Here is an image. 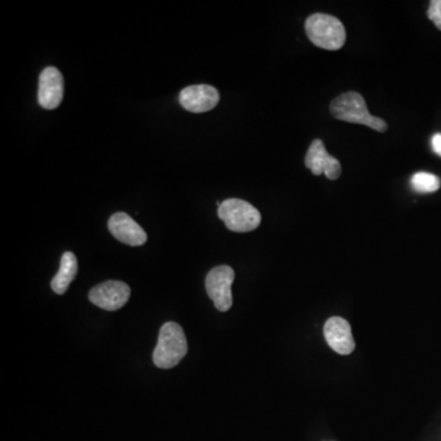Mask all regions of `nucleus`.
<instances>
[{"instance_id":"1","label":"nucleus","mask_w":441,"mask_h":441,"mask_svg":"<svg viewBox=\"0 0 441 441\" xmlns=\"http://www.w3.org/2000/svg\"><path fill=\"white\" fill-rule=\"evenodd\" d=\"M331 114L339 121L362 124L379 133L388 130L386 121L369 113L363 96L358 93H346L334 98L330 104Z\"/></svg>"},{"instance_id":"2","label":"nucleus","mask_w":441,"mask_h":441,"mask_svg":"<svg viewBox=\"0 0 441 441\" xmlns=\"http://www.w3.org/2000/svg\"><path fill=\"white\" fill-rule=\"evenodd\" d=\"M188 353V342L182 326L170 321L161 327L158 341L154 351V363L157 368L170 369L178 365Z\"/></svg>"},{"instance_id":"3","label":"nucleus","mask_w":441,"mask_h":441,"mask_svg":"<svg viewBox=\"0 0 441 441\" xmlns=\"http://www.w3.org/2000/svg\"><path fill=\"white\" fill-rule=\"evenodd\" d=\"M308 39L319 48L337 50L346 42V29L337 18L327 14H313L306 19Z\"/></svg>"},{"instance_id":"4","label":"nucleus","mask_w":441,"mask_h":441,"mask_svg":"<svg viewBox=\"0 0 441 441\" xmlns=\"http://www.w3.org/2000/svg\"><path fill=\"white\" fill-rule=\"evenodd\" d=\"M219 217L232 232H252L262 223L259 210L242 199L224 200L219 205Z\"/></svg>"},{"instance_id":"5","label":"nucleus","mask_w":441,"mask_h":441,"mask_svg":"<svg viewBox=\"0 0 441 441\" xmlns=\"http://www.w3.org/2000/svg\"><path fill=\"white\" fill-rule=\"evenodd\" d=\"M233 281L234 270L227 265L215 267L208 273L205 280V287L217 311H228L232 308Z\"/></svg>"},{"instance_id":"6","label":"nucleus","mask_w":441,"mask_h":441,"mask_svg":"<svg viewBox=\"0 0 441 441\" xmlns=\"http://www.w3.org/2000/svg\"><path fill=\"white\" fill-rule=\"evenodd\" d=\"M130 287L121 281L100 283L88 293V299L103 311H116L125 306L130 298Z\"/></svg>"},{"instance_id":"7","label":"nucleus","mask_w":441,"mask_h":441,"mask_svg":"<svg viewBox=\"0 0 441 441\" xmlns=\"http://www.w3.org/2000/svg\"><path fill=\"white\" fill-rule=\"evenodd\" d=\"M179 102L188 111L205 113L219 104V93L211 85H193L180 91Z\"/></svg>"},{"instance_id":"8","label":"nucleus","mask_w":441,"mask_h":441,"mask_svg":"<svg viewBox=\"0 0 441 441\" xmlns=\"http://www.w3.org/2000/svg\"><path fill=\"white\" fill-rule=\"evenodd\" d=\"M306 165L314 175H325L330 180L339 179L342 167L337 158L326 151L323 141L316 139L306 152Z\"/></svg>"},{"instance_id":"9","label":"nucleus","mask_w":441,"mask_h":441,"mask_svg":"<svg viewBox=\"0 0 441 441\" xmlns=\"http://www.w3.org/2000/svg\"><path fill=\"white\" fill-rule=\"evenodd\" d=\"M64 97V79L58 69L48 67L39 75V103L44 109L59 107Z\"/></svg>"},{"instance_id":"10","label":"nucleus","mask_w":441,"mask_h":441,"mask_svg":"<svg viewBox=\"0 0 441 441\" xmlns=\"http://www.w3.org/2000/svg\"><path fill=\"white\" fill-rule=\"evenodd\" d=\"M108 229L119 242L131 247L144 245L147 234L137 223L125 212H116L108 221Z\"/></svg>"},{"instance_id":"11","label":"nucleus","mask_w":441,"mask_h":441,"mask_svg":"<svg viewBox=\"0 0 441 441\" xmlns=\"http://www.w3.org/2000/svg\"><path fill=\"white\" fill-rule=\"evenodd\" d=\"M324 334L326 342L334 352L344 355L353 352L355 344L348 321L339 316L330 318L324 326Z\"/></svg>"},{"instance_id":"12","label":"nucleus","mask_w":441,"mask_h":441,"mask_svg":"<svg viewBox=\"0 0 441 441\" xmlns=\"http://www.w3.org/2000/svg\"><path fill=\"white\" fill-rule=\"evenodd\" d=\"M78 273V259L72 252H64L59 271L52 280V290L57 294H64L68 291L70 283L74 281Z\"/></svg>"},{"instance_id":"13","label":"nucleus","mask_w":441,"mask_h":441,"mask_svg":"<svg viewBox=\"0 0 441 441\" xmlns=\"http://www.w3.org/2000/svg\"><path fill=\"white\" fill-rule=\"evenodd\" d=\"M411 186L414 191L428 194L440 189L441 182L439 177L428 172H418L411 178Z\"/></svg>"},{"instance_id":"14","label":"nucleus","mask_w":441,"mask_h":441,"mask_svg":"<svg viewBox=\"0 0 441 441\" xmlns=\"http://www.w3.org/2000/svg\"><path fill=\"white\" fill-rule=\"evenodd\" d=\"M428 18L441 31V0H432L428 9Z\"/></svg>"},{"instance_id":"15","label":"nucleus","mask_w":441,"mask_h":441,"mask_svg":"<svg viewBox=\"0 0 441 441\" xmlns=\"http://www.w3.org/2000/svg\"><path fill=\"white\" fill-rule=\"evenodd\" d=\"M433 151L441 157V134H435L432 137Z\"/></svg>"}]
</instances>
